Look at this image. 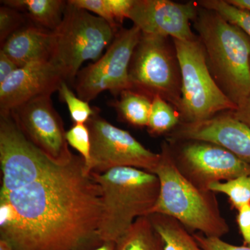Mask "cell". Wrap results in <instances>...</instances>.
<instances>
[{"mask_svg": "<svg viewBox=\"0 0 250 250\" xmlns=\"http://www.w3.org/2000/svg\"><path fill=\"white\" fill-rule=\"evenodd\" d=\"M70 3L80 9H84L95 16L103 18L115 31L118 32L119 26L117 24L108 6L107 0H70Z\"/></svg>", "mask_w": 250, "mask_h": 250, "instance_id": "obj_26", "label": "cell"}, {"mask_svg": "<svg viewBox=\"0 0 250 250\" xmlns=\"http://www.w3.org/2000/svg\"><path fill=\"white\" fill-rule=\"evenodd\" d=\"M197 1L177 3L170 0H134L129 19L145 35L187 41L195 38L191 23L196 18Z\"/></svg>", "mask_w": 250, "mask_h": 250, "instance_id": "obj_12", "label": "cell"}, {"mask_svg": "<svg viewBox=\"0 0 250 250\" xmlns=\"http://www.w3.org/2000/svg\"><path fill=\"white\" fill-rule=\"evenodd\" d=\"M167 141L199 140L215 143L250 164V128L227 111L196 123L180 124L167 134Z\"/></svg>", "mask_w": 250, "mask_h": 250, "instance_id": "obj_13", "label": "cell"}, {"mask_svg": "<svg viewBox=\"0 0 250 250\" xmlns=\"http://www.w3.org/2000/svg\"><path fill=\"white\" fill-rule=\"evenodd\" d=\"M181 123V117L177 108L160 96L152 98L150 116L147 126L152 136L167 135Z\"/></svg>", "mask_w": 250, "mask_h": 250, "instance_id": "obj_20", "label": "cell"}, {"mask_svg": "<svg viewBox=\"0 0 250 250\" xmlns=\"http://www.w3.org/2000/svg\"><path fill=\"white\" fill-rule=\"evenodd\" d=\"M53 31L34 24H26L8 38L1 50L21 67L31 62L50 58Z\"/></svg>", "mask_w": 250, "mask_h": 250, "instance_id": "obj_15", "label": "cell"}, {"mask_svg": "<svg viewBox=\"0 0 250 250\" xmlns=\"http://www.w3.org/2000/svg\"><path fill=\"white\" fill-rule=\"evenodd\" d=\"M172 41L182 77V98L178 109L181 123L205 121L224 112L236 110V105L212 77L198 37Z\"/></svg>", "mask_w": 250, "mask_h": 250, "instance_id": "obj_6", "label": "cell"}, {"mask_svg": "<svg viewBox=\"0 0 250 250\" xmlns=\"http://www.w3.org/2000/svg\"><path fill=\"white\" fill-rule=\"evenodd\" d=\"M113 250H164V242L149 215L140 217L114 243Z\"/></svg>", "mask_w": 250, "mask_h": 250, "instance_id": "obj_17", "label": "cell"}, {"mask_svg": "<svg viewBox=\"0 0 250 250\" xmlns=\"http://www.w3.org/2000/svg\"><path fill=\"white\" fill-rule=\"evenodd\" d=\"M26 24L25 16L10 6L0 8V43L1 45L16 31Z\"/></svg>", "mask_w": 250, "mask_h": 250, "instance_id": "obj_25", "label": "cell"}, {"mask_svg": "<svg viewBox=\"0 0 250 250\" xmlns=\"http://www.w3.org/2000/svg\"><path fill=\"white\" fill-rule=\"evenodd\" d=\"M202 7L213 10L224 18L243 29L250 38V12L239 9L226 0H205L197 1Z\"/></svg>", "mask_w": 250, "mask_h": 250, "instance_id": "obj_22", "label": "cell"}, {"mask_svg": "<svg viewBox=\"0 0 250 250\" xmlns=\"http://www.w3.org/2000/svg\"><path fill=\"white\" fill-rule=\"evenodd\" d=\"M65 82L50 59H41L19 67L0 84V113H8L38 97L52 95Z\"/></svg>", "mask_w": 250, "mask_h": 250, "instance_id": "obj_14", "label": "cell"}, {"mask_svg": "<svg viewBox=\"0 0 250 250\" xmlns=\"http://www.w3.org/2000/svg\"><path fill=\"white\" fill-rule=\"evenodd\" d=\"M91 143V172L102 174L116 167H129L152 172L160 160L124 129L116 127L99 115L86 123Z\"/></svg>", "mask_w": 250, "mask_h": 250, "instance_id": "obj_10", "label": "cell"}, {"mask_svg": "<svg viewBox=\"0 0 250 250\" xmlns=\"http://www.w3.org/2000/svg\"><path fill=\"white\" fill-rule=\"evenodd\" d=\"M160 155L152 172L159 179L160 193L150 214L175 219L192 233L197 231L221 238L228 234L229 225L220 210L216 193L199 188L181 174L166 141L161 145Z\"/></svg>", "mask_w": 250, "mask_h": 250, "instance_id": "obj_3", "label": "cell"}, {"mask_svg": "<svg viewBox=\"0 0 250 250\" xmlns=\"http://www.w3.org/2000/svg\"><path fill=\"white\" fill-rule=\"evenodd\" d=\"M166 141L179 172L202 190H209L210 184L250 174V164L215 143L199 140Z\"/></svg>", "mask_w": 250, "mask_h": 250, "instance_id": "obj_8", "label": "cell"}, {"mask_svg": "<svg viewBox=\"0 0 250 250\" xmlns=\"http://www.w3.org/2000/svg\"><path fill=\"white\" fill-rule=\"evenodd\" d=\"M132 89L150 98L160 96L178 111L182 77L174 45L168 38L141 34L129 70Z\"/></svg>", "mask_w": 250, "mask_h": 250, "instance_id": "obj_7", "label": "cell"}, {"mask_svg": "<svg viewBox=\"0 0 250 250\" xmlns=\"http://www.w3.org/2000/svg\"><path fill=\"white\" fill-rule=\"evenodd\" d=\"M192 24L212 77L238 108L250 95V38L216 11L200 5Z\"/></svg>", "mask_w": 250, "mask_h": 250, "instance_id": "obj_2", "label": "cell"}, {"mask_svg": "<svg viewBox=\"0 0 250 250\" xmlns=\"http://www.w3.org/2000/svg\"><path fill=\"white\" fill-rule=\"evenodd\" d=\"M91 173L102 190L100 239L115 243L136 219L150 214L160 193L159 179L152 172L129 167Z\"/></svg>", "mask_w": 250, "mask_h": 250, "instance_id": "obj_4", "label": "cell"}, {"mask_svg": "<svg viewBox=\"0 0 250 250\" xmlns=\"http://www.w3.org/2000/svg\"><path fill=\"white\" fill-rule=\"evenodd\" d=\"M23 134L51 160L66 164L74 154L69 149L63 123L51 95L29 100L10 112Z\"/></svg>", "mask_w": 250, "mask_h": 250, "instance_id": "obj_11", "label": "cell"}, {"mask_svg": "<svg viewBox=\"0 0 250 250\" xmlns=\"http://www.w3.org/2000/svg\"><path fill=\"white\" fill-rule=\"evenodd\" d=\"M0 250H15L13 246L6 241L0 238Z\"/></svg>", "mask_w": 250, "mask_h": 250, "instance_id": "obj_34", "label": "cell"}, {"mask_svg": "<svg viewBox=\"0 0 250 250\" xmlns=\"http://www.w3.org/2000/svg\"><path fill=\"white\" fill-rule=\"evenodd\" d=\"M60 98L66 104L74 124H86L95 113L89 104L76 96L66 82H62L59 90Z\"/></svg>", "mask_w": 250, "mask_h": 250, "instance_id": "obj_23", "label": "cell"}, {"mask_svg": "<svg viewBox=\"0 0 250 250\" xmlns=\"http://www.w3.org/2000/svg\"><path fill=\"white\" fill-rule=\"evenodd\" d=\"M117 31L103 18L67 1L62 22L53 31L51 62L67 83L73 85L85 62H96L114 39Z\"/></svg>", "mask_w": 250, "mask_h": 250, "instance_id": "obj_5", "label": "cell"}, {"mask_svg": "<svg viewBox=\"0 0 250 250\" xmlns=\"http://www.w3.org/2000/svg\"><path fill=\"white\" fill-rule=\"evenodd\" d=\"M119 96L115 106L122 119L138 127L147 126L152 98L134 89L123 90Z\"/></svg>", "mask_w": 250, "mask_h": 250, "instance_id": "obj_19", "label": "cell"}, {"mask_svg": "<svg viewBox=\"0 0 250 250\" xmlns=\"http://www.w3.org/2000/svg\"><path fill=\"white\" fill-rule=\"evenodd\" d=\"M66 139L69 146L76 149L84 159L87 172L91 173V143L89 129L86 124H74L66 131Z\"/></svg>", "mask_w": 250, "mask_h": 250, "instance_id": "obj_24", "label": "cell"}, {"mask_svg": "<svg viewBox=\"0 0 250 250\" xmlns=\"http://www.w3.org/2000/svg\"><path fill=\"white\" fill-rule=\"evenodd\" d=\"M194 237L205 250H250V247L230 244L218 237L206 236L200 233H193Z\"/></svg>", "mask_w": 250, "mask_h": 250, "instance_id": "obj_27", "label": "cell"}, {"mask_svg": "<svg viewBox=\"0 0 250 250\" xmlns=\"http://www.w3.org/2000/svg\"><path fill=\"white\" fill-rule=\"evenodd\" d=\"M236 223L245 246L250 247V205L237 210Z\"/></svg>", "mask_w": 250, "mask_h": 250, "instance_id": "obj_29", "label": "cell"}, {"mask_svg": "<svg viewBox=\"0 0 250 250\" xmlns=\"http://www.w3.org/2000/svg\"><path fill=\"white\" fill-rule=\"evenodd\" d=\"M164 242V250H205L178 220L160 213L149 215Z\"/></svg>", "mask_w": 250, "mask_h": 250, "instance_id": "obj_18", "label": "cell"}, {"mask_svg": "<svg viewBox=\"0 0 250 250\" xmlns=\"http://www.w3.org/2000/svg\"><path fill=\"white\" fill-rule=\"evenodd\" d=\"M107 2L113 18L120 27L125 18H129L134 0H107Z\"/></svg>", "mask_w": 250, "mask_h": 250, "instance_id": "obj_28", "label": "cell"}, {"mask_svg": "<svg viewBox=\"0 0 250 250\" xmlns=\"http://www.w3.org/2000/svg\"><path fill=\"white\" fill-rule=\"evenodd\" d=\"M0 167V238L15 250H93L103 244L101 187L82 156L54 162L11 115H2Z\"/></svg>", "mask_w": 250, "mask_h": 250, "instance_id": "obj_1", "label": "cell"}, {"mask_svg": "<svg viewBox=\"0 0 250 250\" xmlns=\"http://www.w3.org/2000/svg\"><path fill=\"white\" fill-rule=\"evenodd\" d=\"M18 68L19 67L4 52L0 50V84L4 83Z\"/></svg>", "mask_w": 250, "mask_h": 250, "instance_id": "obj_30", "label": "cell"}, {"mask_svg": "<svg viewBox=\"0 0 250 250\" xmlns=\"http://www.w3.org/2000/svg\"><path fill=\"white\" fill-rule=\"evenodd\" d=\"M229 4L250 12V0H226Z\"/></svg>", "mask_w": 250, "mask_h": 250, "instance_id": "obj_32", "label": "cell"}, {"mask_svg": "<svg viewBox=\"0 0 250 250\" xmlns=\"http://www.w3.org/2000/svg\"><path fill=\"white\" fill-rule=\"evenodd\" d=\"M230 112L236 119L250 128V95L236 110Z\"/></svg>", "mask_w": 250, "mask_h": 250, "instance_id": "obj_31", "label": "cell"}, {"mask_svg": "<svg viewBox=\"0 0 250 250\" xmlns=\"http://www.w3.org/2000/svg\"><path fill=\"white\" fill-rule=\"evenodd\" d=\"M209 190L227 195L232 208L238 210L250 205V174L210 184Z\"/></svg>", "mask_w": 250, "mask_h": 250, "instance_id": "obj_21", "label": "cell"}, {"mask_svg": "<svg viewBox=\"0 0 250 250\" xmlns=\"http://www.w3.org/2000/svg\"><path fill=\"white\" fill-rule=\"evenodd\" d=\"M114 250V243L108 242V243H104L98 248H95L93 250Z\"/></svg>", "mask_w": 250, "mask_h": 250, "instance_id": "obj_33", "label": "cell"}, {"mask_svg": "<svg viewBox=\"0 0 250 250\" xmlns=\"http://www.w3.org/2000/svg\"><path fill=\"white\" fill-rule=\"evenodd\" d=\"M141 34L134 25L116 33L105 53L77 74L73 85L79 98L89 103L106 90L117 96L123 90L132 89L129 65Z\"/></svg>", "mask_w": 250, "mask_h": 250, "instance_id": "obj_9", "label": "cell"}, {"mask_svg": "<svg viewBox=\"0 0 250 250\" xmlns=\"http://www.w3.org/2000/svg\"><path fill=\"white\" fill-rule=\"evenodd\" d=\"M3 4L18 11H25L37 25L55 31L62 22L67 1L62 0H6Z\"/></svg>", "mask_w": 250, "mask_h": 250, "instance_id": "obj_16", "label": "cell"}]
</instances>
